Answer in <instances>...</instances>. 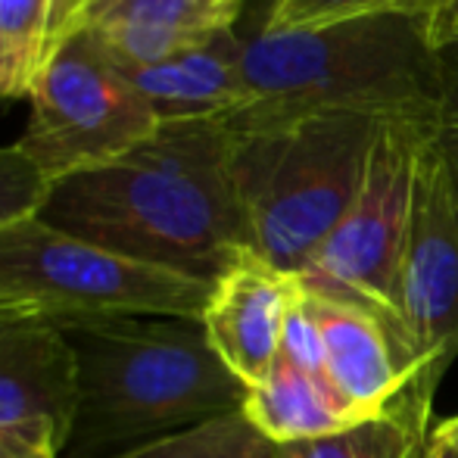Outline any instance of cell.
<instances>
[{
    "label": "cell",
    "instance_id": "obj_1",
    "mask_svg": "<svg viewBox=\"0 0 458 458\" xmlns=\"http://www.w3.org/2000/svg\"><path fill=\"white\" fill-rule=\"evenodd\" d=\"M234 134L218 119L163 122L113 163L47 187L38 218L100 250L216 284L250 247Z\"/></svg>",
    "mask_w": 458,
    "mask_h": 458
},
{
    "label": "cell",
    "instance_id": "obj_2",
    "mask_svg": "<svg viewBox=\"0 0 458 458\" xmlns=\"http://www.w3.org/2000/svg\"><path fill=\"white\" fill-rule=\"evenodd\" d=\"M247 100L222 125L259 131L315 113H359L430 131L440 69L424 19L384 16L302 31H259L241 54Z\"/></svg>",
    "mask_w": 458,
    "mask_h": 458
},
{
    "label": "cell",
    "instance_id": "obj_3",
    "mask_svg": "<svg viewBox=\"0 0 458 458\" xmlns=\"http://www.w3.org/2000/svg\"><path fill=\"white\" fill-rule=\"evenodd\" d=\"M79 374V409L63 455H91L241 411L250 386L222 362L203 321L94 315L56 321Z\"/></svg>",
    "mask_w": 458,
    "mask_h": 458
},
{
    "label": "cell",
    "instance_id": "obj_4",
    "mask_svg": "<svg viewBox=\"0 0 458 458\" xmlns=\"http://www.w3.org/2000/svg\"><path fill=\"white\" fill-rule=\"evenodd\" d=\"M380 125L359 113H315L234 134L231 169L259 259L306 272L356 199Z\"/></svg>",
    "mask_w": 458,
    "mask_h": 458
},
{
    "label": "cell",
    "instance_id": "obj_5",
    "mask_svg": "<svg viewBox=\"0 0 458 458\" xmlns=\"http://www.w3.org/2000/svg\"><path fill=\"white\" fill-rule=\"evenodd\" d=\"M212 284L140 266L38 216L0 228V312L38 318L172 315L203 321Z\"/></svg>",
    "mask_w": 458,
    "mask_h": 458
},
{
    "label": "cell",
    "instance_id": "obj_6",
    "mask_svg": "<svg viewBox=\"0 0 458 458\" xmlns=\"http://www.w3.org/2000/svg\"><path fill=\"white\" fill-rule=\"evenodd\" d=\"M29 103V125L16 147L47 184L113 163L163 125L91 29H72L44 54Z\"/></svg>",
    "mask_w": 458,
    "mask_h": 458
},
{
    "label": "cell",
    "instance_id": "obj_7",
    "mask_svg": "<svg viewBox=\"0 0 458 458\" xmlns=\"http://www.w3.org/2000/svg\"><path fill=\"white\" fill-rule=\"evenodd\" d=\"M428 134V128L405 122H384L377 128L356 199L300 275V281L315 293L337 296L380 315L409 350L411 344L399 300V268L409 231L418 153Z\"/></svg>",
    "mask_w": 458,
    "mask_h": 458
},
{
    "label": "cell",
    "instance_id": "obj_8",
    "mask_svg": "<svg viewBox=\"0 0 458 458\" xmlns=\"http://www.w3.org/2000/svg\"><path fill=\"white\" fill-rule=\"evenodd\" d=\"M399 300L418 371L440 386L458 359V172L430 138L418 153Z\"/></svg>",
    "mask_w": 458,
    "mask_h": 458
},
{
    "label": "cell",
    "instance_id": "obj_9",
    "mask_svg": "<svg viewBox=\"0 0 458 458\" xmlns=\"http://www.w3.org/2000/svg\"><path fill=\"white\" fill-rule=\"evenodd\" d=\"M75 409V356L56 321L0 312V437L44 440L63 453Z\"/></svg>",
    "mask_w": 458,
    "mask_h": 458
},
{
    "label": "cell",
    "instance_id": "obj_10",
    "mask_svg": "<svg viewBox=\"0 0 458 458\" xmlns=\"http://www.w3.org/2000/svg\"><path fill=\"white\" fill-rule=\"evenodd\" d=\"M302 309L318 327L327 380L352 415H377L403 396L411 380L421 377L411 350L380 315L337 296L315 293L306 284Z\"/></svg>",
    "mask_w": 458,
    "mask_h": 458
},
{
    "label": "cell",
    "instance_id": "obj_11",
    "mask_svg": "<svg viewBox=\"0 0 458 458\" xmlns=\"http://www.w3.org/2000/svg\"><path fill=\"white\" fill-rule=\"evenodd\" d=\"M300 293V275L281 272L256 253H243L212 284L203 312L206 337L247 386L272 374L281 356L284 325Z\"/></svg>",
    "mask_w": 458,
    "mask_h": 458
},
{
    "label": "cell",
    "instance_id": "obj_12",
    "mask_svg": "<svg viewBox=\"0 0 458 458\" xmlns=\"http://www.w3.org/2000/svg\"><path fill=\"white\" fill-rule=\"evenodd\" d=\"M241 54L243 41L228 29L157 66H115L159 122L222 119L247 100Z\"/></svg>",
    "mask_w": 458,
    "mask_h": 458
},
{
    "label": "cell",
    "instance_id": "obj_13",
    "mask_svg": "<svg viewBox=\"0 0 458 458\" xmlns=\"http://www.w3.org/2000/svg\"><path fill=\"white\" fill-rule=\"evenodd\" d=\"M434 396L437 386L415 377L384 411L340 434L277 446L275 458H424L434 440Z\"/></svg>",
    "mask_w": 458,
    "mask_h": 458
},
{
    "label": "cell",
    "instance_id": "obj_14",
    "mask_svg": "<svg viewBox=\"0 0 458 458\" xmlns=\"http://www.w3.org/2000/svg\"><path fill=\"white\" fill-rule=\"evenodd\" d=\"M243 415L275 446L340 434V430L365 421V418L346 411L340 399H334L318 380L309 377L306 371H300L281 356L262 384L250 386Z\"/></svg>",
    "mask_w": 458,
    "mask_h": 458
},
{
    "label": "cell",
    "instance_id": "obj_15",
    "mask_svg": "<svg viewBox=\"0 0 458 458\" xmlns=\"http://www.w3.org/2000/svg\"><path fill=\"white\" fill-rule=\"evenodd\" d=\"M241 0H94L79 19L81 25H144L175 35L209 38L234 29Z\"/></svg>",
    "mask_w": 458,
    "mask_h": 458
},
{
    "label": "cell",
    "instance_id": "obj_16",
    "mask_svg": "<svg viewBox=\"0 0 458 458\" xmlns=\"http://www.w3.org/2000/svg\"><path fill=\"white\" fill-rule=\"evenodd\" d=\"M275 443L259 434L241 409L109 458H275Z\"/></svg>",
    "mask_w": 458,
    "mask_h": 458
},
{
    "label": "cell",
    "instance_id": "obj_17",
    "mask_svg": "<svg viewBox=\"0 0 458 458\" xmlns=\"http://www.w3.org/2000/svg\"><path fill=\"white\" fill-rule=\"evenodd\" d=\"M449 0H275L262 31H302L359 19L405 16L434 22Z\"/></svg>",
    "mask_w": 458,
    "mask_h": 458
},
{
    "label": "cell",
    "instance_id": "obj_18",
    "mask_svg": "<svg viewBox=\"0 0 458 458\" xmlns=\"http://www.w3.org/2000/svg\"><path fill=\"white\" fill-rule=\"evenodd\" d=\"M47 187V178L16 144L0 147V228L38 216Z\"/></svg>",
    "mask_w": 458,
    "mask_h": 458
},
{
    "label": "cell",
    "instance_id": "obj_19",
    "mask_svg": "<svg viewBox=\"0 0 458 458\" xmlns=\"http://www.w3.org/2000/svg\"><path fill=\"white\" fill-rule=\"evenodd\" d=\"M437 69H440V100L428 138L458 172V38L437 47Z\"/></svg>",
    "mask_w": 458,
    "mask_h": 458
},
{
    "label": "cell",
    "instance_id": "obj_20",
    "mask_svg": "<svg viewBox=\"0 0 458 458\" xmlns=\"http://www.w3.org/2000/svg\"><path fill=\"white\" fill-rule=\"evenodd\" d=\"M54 0H0V38L16 44L35 69L44 60Z\"/></svg>",
    "mask_w": 458,
    "mask_h": 458
},
{
    "label": "cell",
    "instance_id": "obj_21",
    "mask_svg": "<svg viewBox=\"0 0 458 458\" xmlns=\"http://www.w3.org/2000/svg\"><path fill=\"white\" fill-rule=\"evenodd\" d=\"M31 75H35V63L16 44L0 38V97H6V100L29 97Z\"/></svg>",
    "mask_w": 458,
    "mask_h": 458
},
{
    "label": "cell",
    "instance_id": "obj_22",
    "mask_svg": "<svg viewBox=\"0 0 458 458\" xmlns=\"http://www.w3.org/2000/svg\"><path fill=\"white\" fill-rule=\"evenodd\" d=\"M91 4L94 0H54V4H50V31H47V47H44V54H47L63 35H69V31L79 25V19L85 16V10Z\"/></svg>",
    "mask_w": 458,
    "mask_h": 458
},
{
    "label": "cell",
    "instance_id": "obj_23",
    "mask_svg": "<svg viewBox=\"0 0 458 458\" xmlns=\"http://www.w3.org/2000/svg\"><path fill=\"white\" fill-rule=\"evenodd\" d=\"M0 458H63L56 446L29 437H0Z\"/></svg>",
    "mask_w": 458,
    "mask_h": 458
},
{
    "label": "cell",
    "instance_id": "obj_24",
    "mask_svg": "<svg viewBox=\"0 0 458 458\" xmlns=\"http://www.w3.org/2000/svg\"><path fill=\"white\" fill-rule=\"evenodd\" d=\"M430 38H434V47L458 38V0H449V4L437 13V19L430 22Z\"/></svg>",
    "mask_w": 458,
    "mask_h": 458
},
{
    "label": "cell",
    "instance_id": "obj_25",
    "mask_svg": "<svg viewBox=\"0 0 458 458\" xmlns=\"http://www.w3.org/2000/svg\"><path fill=\"white\" fill-rule=\"evenodd\" d=\"M424 458H458V449L453 446V443L440 440V437L434 434V440H430L428 453H424Z\"/></svg>",
    "mask_w": 458,
    "mask_h": 458
},
{
    "label": "cell",
    "instance_id": "obj_26",
    "mask_svg": "<svg viewBox=\"0 0 458 458\" xmlns=\"http://www.w3.org/2000/svg\"><path fill=\"white\" fill-rule=\"evenodd\" d=\"M434 434L440 437V440L453 443V446L458 449V418H449V421L437 424V428H434Z\"/></svg>",
    "mask_w": 458,
    "mask_h": 458
},
{
    "label": "cell",
    "instance_id": "obj_27",
    "mask_svg": "<svg viewBox=\"0 0 458 458\" xmlns=\"http://www.w3.org/2000/svg\"><path fill=\"white\" fill-rule=\"evenodd\" d=\"M241 4H243V0H241Z\"/></svg>",
    "mask_w": 458,
    "mask_h": 458
}]
</instances>
